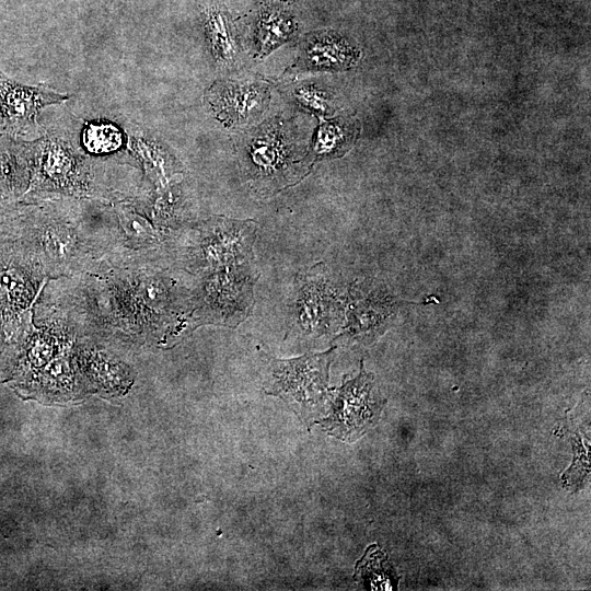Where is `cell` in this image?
<instances>
[{
	"instance_id": "1",
	"label": "cell",
	"mask_w": 591,
	"mask_h": 591,
	"mask_svg": "<svg viewBox=\"0 0 591 591\" xmlns=\"http://www.w3.org/2000/svg\"><path fill=\"white\" fill-rule=\"evenodd\" d=\"M194 286L159 262L102 259L94 268L49 280L40 291L33 320L50 318L74 334L143 344L194 329Z\"/></svg>"
},
{
	"instance_id": "2",
	"label": "cell",
	"mask_w": 591,
	"mask_h": 591,
	"mask_svg": "<svg viewBox=\"0 0 591 591\" xmlns=\"http://www.w3.org/2000/svg\"><path fill=\"white\" fill-rule=\"evenodd\" d=\"M9 241L51 280L88 271L106 258L112 248V230L93 232L80 222L48 218L15 206Z\"/></svg>"
},
{
	"instance_id": "3",
	"label": "cell",
	"mask_w": 591,
	"mask_h": 591,
	"mask_svg": "<svg viewBox=\"0 0 591 591\" xmlns=\"http://www.w3.org/2000/svg\"><path fill=\"white\" fill-rule=\"evenodd\" d=\"M256 230L251 220L211 218L183 232H171L167 253L175 267L195 276L248 264Z\"/></svg>"
},
{
	"instance_id": "4",
	"label": "cell",
	"mask_w": 591,
	"mask_h": 591,
	"mask_svg": "<svg viewBox=\"0 0 591 591\" xmlns=\"http://www.w3.org/2000/svg\"><path fill=\"white\" fill-rule=\"evenodd\" d=\"M194 286L193 322L235 327L251 313L257 275L251 263L198 276Z\"/></svg>"
},
{
	"instance_id": "5",
	"label": "cell",
	"mask_w": 591,
	"mask_h": 591,
	"mask_svg": "<svg viewBox=\"0 0 591 591\" xmlns=\"http://www.w3.org/2000/svg\"><path fill=\"white\" fill-rule=\"evenodd\" d=\"M329 415L317 421L328 434L352 442L374 426L386 403L374 392V375L364 370L354 378H344L339 387L331 389Z\"/></svg>"
},
{
	"instance_id": "6",
	"label": "cell",
	"mask_w": 591,
	"mask_h": 591,
	"mask_svg": "<svg viewBox=\"0 0 591 591\" xmlns=\"http://www.w3.org/2000/svg\"><path fill=\"white\" fill-rule=\"evenodd\" d=\"M335 348L291 359H274L273 384L266 393L279 396L301 410H310L328 399V371Z\"/></svg>"
},
{
	"instance_id": "7",
	"label": "cell",
	"mask_w": 591,
	"mask_h": 591,
	"mask_svg": "<svg viewBox=\"0 0 591 591\" xmlns=\"http://www.w3.org/2000/svg\"><path fill=\"white\" fill-rule=\"evenodd\" d=\"M343 298L324 275V265L298 279L292 305V323L297 331L313 338L329 333L339 317Z\"/></svg>"
},
{
	"instance_id": "8",
	"label": "cell",
	"mask_w": 591,
	"mask_h": 591,
	"mask_svg": "<svg viewBox=\"0 0 591 591\" xmlns=\"http://www.w3.org/2000/svg\"><path fill=\"white\" fill-rule=\"evenodd\" d=\"M49 278L14 242L0 246V312H19L34 304Z\"/></svg>"
},
{
	"instance_id": "9",
	"label": "cell",
	"mask_w": 591,
	"mask_h": 591,
	"mask_svg": "<svg viewBox=\"0 0 591 591\" xmlns=\"http://www.w3.org/2000/svg\"><path fill=\"white\" fill-rule=\"evenodd\" d=\"M66 99L46 86L18 84L0 72V111L3 125L10 131H24L32 126L40 107Z\"/></svg>"
},
{
	"instance_id": "10",
	"label": "cell",
	"mask_w": 591,
	"mask_h": 591,
	"mask_svg": "<svg viewBox=\"0 0 591 591\" xmlns=\"http://www.w3.org/2000/svg\"><path fill=\"white\" fill-rule=\"evenodd\" d=\"M349 298L348 320L340 336L368 344L380 336L387 327L396 304L390 296L373 291L366 297Z\"/></svg>"
},
{
	"instance_id": "11",
	"label": "cell",
	"mask_w": 591,
	"mask_h": 591,
	"mask_svg": "<svg viewBox=\"0 0 591 591\" xmlns=\"http://www.w3.org/2000/svg\"><path fill=\"white\" fill-rule=\"evenodd\" d=\"M276 134L256 138L250 150L251 175L268 187L287 184L297 173L293 155L282 138Z\"/></svg>"
},
{
	"instance_id": "12",
	"label": "cell",
	"mask_w": 591,
	"mask_h": 591,
	"mask_svg": "<svg viewBox=\"0 0 591 591\" xmlns=\"http://www.w3.org/2000/svg\"><path fill=\"white\" fill-rule=\"evenodd\" d=\"M218 92L213 93V105L218 108L219 116L233 123L259 113L267 99L266 89L254 84H228Z\"/></svg>"
},
{
	"instance_id": "13",
	"label": "cell",
	"mask_w": 591,
	"mask_h": 591,
	"mask_svg": "<svg viewBox=\"0 0 591 591\" xmlns=\"http://www.w3.org/2000/svg\"><path fill=\"white\" fill-rule=\"evenodd\" d=\"M305 65L311 68H341L349 63L350 53L344 42L332 35H314L303 50Z\"/></svg>"
},
{
	"instance_id": "14",
	"label": "cell",
	"mask_w": 591,
	"mask_h": 591,
	"mask_svg": "<svg viewBox=\"0 0 591 591\" xmlns=\"http://www.w3.org/2000/svg\"><path fill=\"white\" fill-rule=\"evenodd\" d=\"M209 37L216 57L229 61L235 56V44L229 32L224 18L213 13L208 20Z\"/></svg>"
},
{
	"instance_id": "15",
	"label": "cell",
	"mask_w": 591,
	"mask_h": 591,
	"mask_svg": "<svg viewBox=\"0 0 591 591\" xmlns=\"http://www.w3.org/2000/svg\"><path fill=\"white\" fill-rule=\"evenodd\" d=\"M289 32L288 21L283 15L277 13L264 15L259 26L260 50L268 51L274 46L279 45L286 40Z\"/></svg>"
},
{
	"instance_id": "16",
	"label": "cell",
	"mask_w": 591,
	"mask_h": 591,
	"mask_svg": "<svg viewBox=\"0 0 591 591\" xmlns=\"http://www.w3.org/2000/svg\"><path fill=\"white\" fill-rule=\"evenodd\" d=\"M121 138L119 131L109 125L91 126L86 132L84 142L92 152H108L117 149Z\"/></svg>"
},
{
	"instance_id": "17",
	"label": "cell",
	"mask_w": 591,
	"mask_h": 591,
	"mask_svg": "<svg viewBox=\"0 0 591 591\" xmlns=\"http://www.w3.org/2000/svg\"><path fill=\"white\" fill-rule=\"evenodd\" d=\"M297 97L303 106L315 111L324 113L327 111L328 103L324 93L315 88L305 86L297 91Z\"/></svg>"
},
{
	"instance_id": "18",
	"label": "cell",
	"mask_w": 591,
	"mask_h": 591,
	"mask_svg": "<svg viewBox=\"0 0 591 591\" xmlns=\"http://www.w3.org/2000/svg\"><path fill=\"white\" fill-rule=\"evenodd\" d=\"M14 207L0 197V246L9 241Z\"/></svg>"
}]
</instances>
